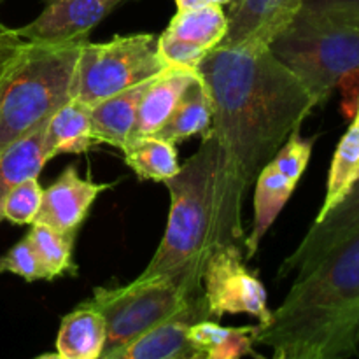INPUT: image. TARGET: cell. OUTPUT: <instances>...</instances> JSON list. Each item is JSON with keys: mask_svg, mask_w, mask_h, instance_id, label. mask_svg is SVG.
Masks as SVG:
<instances>
[{"mask_svg": "<svg viewBox=\"0 0 359 359\" xmlns=\"http://www.w3.org/2000/svg\"><path fill=\"white\" fill-rule=\"evenodd\" d=\"M111 188L107 182L83 179L76 165H69L49 188L44 189L42 205L35 223H44L76 237L86 221L95 200Z\"/></svg>", "mask_w": 359, "mask_h": 359, "instance_id": "cell-12", "label": "cell"}, {"mask_svg": "<svg viewBox=\"0 0 359 359\" xmlns=\"http://www.w3.org/2000/svg\"><path fill=\"white\" fill-rule=\"evenodd\" d=\"M200 297H203L202 280L168 273H140L125 286L97 287L88 302L104 316L105 351H111L181 314Z\"/></svg>", "mask_w": 359, "mask_h": 359, "instance_id": "cell-6", "label": "cell"}, {"mask_svg": "<svg viewBox=\"0 0 359 359\" xmlns=\"http://www.w3.org/2000/svg\"><path fill=\"white\" fill-rule=\"evenodd\" d=\"M300 7L302 0H231L226 37L219 46H269Z\"/></svg>", "mask_w": 359, "mask_h": 359, "instance_id": "cell-13", "label": "cell"}, {"mask_svg": "<svg viewBox=\"0 0 359 359\" xmlns=\"http://www.w3.org/2000/svg\"><path fill=\"white\" fill-rule=\"evenodd\" d=\"M212 319L207 309L205 298L200 297L181 314L147 330L130 342L105 351L98 359H175L193 353L188 340V330L195 323Z\"/></svg>", "mask_w": 359, "mask_h": 359, "instance_id": "cell-14", "label": "cell"}, {"mask_svg": "<svg viewBox=\"0 0 359 359\" xmlns=\"http://www.w3.org/2000/svg\"><path fill=\"white\" fill-rule=\"evenodd\" d=\"M256 346L273 353L353 359L359 354V230L298 273L280 307L258 325Z\"/></svg>", "mask_w": 359, "mask_h": 359, "instance_id": "cell-2", "label": "cell"}, {"mask_svg": "<svg viewBox=\"0 0 359 359\" xmlns=\"http://www.w3.org/2000/svg\"><path fill=\"white\" fill-rule=\"evenodd\" d=\"M44 133L46 123L23 139L11 144L0 154V223L4 221L2 205L7 193L25 179L39 177L46 163L51 160L46 149Z\"/></svg>", "mask_w": 359, "mask_h": 359, "instance_id": "cell-20", "label": "cell"}, {"mask_svg": "<svg viewBox=\"0 0 359 359\" xmlns=\"http://www.w3.org/2000/svg\"><path fill=\"white\" fill-rule=\"evenodd\" d=\"M202 287L212 319L226 314H248L263 326L272 318L265 286L249 270L238 244L221 245L209 256L203 269Z\"/></svg>", "mask_w": 359, "mask_h": 359, "instance_id": "cell-8", "label": "cell"}, {"mask_svg": "<svg viewBox=\"0 0 359 359\" xmlns=\"http://www.w3.org/2000/svg\"><path fill=\"white\" fill-rule=\"evenodd\" d=\"M167 67L158 55V35H116L105 42L86 41L74 74L72 98L88 107L160 76Z\"/></svg>", "mask_w": 359, "mask_h": 359, "instance_id": "cell-7", "label": "cell"}, {"mask_svg": "<svg viewBox=\"0 0 359 359\" xmlns=\"http://www.w3.org/2000/svg\"><path fill=\"white\" fill-rule=\"evenodd\" d=\"M175 359H207V356L203 353H198V351H193V353L184 354V356L175 358Z\"/></svg>", "mask_w": 359, "mask_h": 359, "instance_id": "cell-32", "label": "cell"}, {"mask_svg": "<svg viewBox=\"0 0 359 359\" xmlns=\"http://www.w3.org/2000/svg\"><path fill=\"white\" fill-rule=\"evenodd\" d=\"M156 77L121 91L91 109L95 144H109V146L123 149L130 142L135 130L140 100Z\"/></svg>", "mask_w": 359, "mask_h": 359, "instance_id": "cell-18", "label": "cell"}, {"mask_svg": "<svg viewBox=\"0 0 359 359\" xmlns=\"http://www.w3.org/2000/svg\"><path fill=\"white\" fill-rule=\"evenodd\" d=\"M198 72L212 97L209 130L223 156L224 228L238 244L245 191L318 104L269 46H217Z\"/></svg>", "mask_w": 359, "mask_h": 359, "instance_id": "cell-1", "label": "cell"}, {"mask_svg": "<svg viewBox=\"0 0 359 359\" xmlns=\"http://www.w3.org/2000/svg\"><path fill=\"white\" fill-rule=\"evenodd\" d=\"M4 2V0H0V4H2Z\"/></svg>", "mask_w": 359, "mask_h": 359, "instance_id": "cell-35", "label": "cell"}, {"mask_svg": "<svg viewBox=\"0 0 359 359\" xmlns=\"http://www.w3.org/2000/svg\"><path fill=\"white\" fill-rule=\"evenodd\" d=\"M84 42H28L0 84V154L44 125L72 98L74 74Z\"/></svg>", "mask_w": 359, "mask_h": 359, "instance_id": "cell-4", "label": "cell"}, {"mask_svg": "<svg viewBox=\"0 0 359 359\" xmlns=\"http://www.w3.org/2000/svg\"><path fill=\"white\" fill-rule=\"evenodd\" d=\"M34 248L35 256L41 263L48 280H55L63 276H76L74 265V242L76 237L44 223H34L27 235Z\"/></svg>", "mask_w": 359, "mask_h": 359, "instance_id": "cell-25", "label": "cell"}, {"mask_svg": "<svg viewBox=\"0 0 359 359\" xmlns=\"http://www.w3.org/2000/svg\"><path fill=\"white\" fill-rule=\"evenodd\" d=\"M46 149L49 158L58 154H83L95 144L91 107L70 98L46 121Z\"/></svg>", "mask_w": 359, "mask_h": 359, "instance_id": "cell-19", "label": "cell"}, {"mask_svg": "<svg viewBox=\"0 0 359 359\" xmlns=\"http://www.w3.org/2000/svg\"><path fill=\"white\" fill-rule=\"evenodd\" d=\"M27 41L16 34V28H9L0 21V84L20 60Z\"/></svg>", "mask_w": 359, "mask_h": 359, "instance_id": "cell-29", "label": "cell"}, {"mask_svg": "<svg viewBox=\"0 0 359 359\" xmlns=\"http://www.w3.org/2000/svg\"><path fill=\"white\" fill-rule=\"evenodd\" d=\"M277 60L323 105L359 69V27L298 13L269 44Z\"/></svg>", "mask_w": 359, "mask_h": 359, "instance_id": "cell-5", "label": "cell"}, {"mask_svg": "<svg viewBox=\"0 0 359 359\" xmlns=\"http://www.w3.org/2000/svg\"><path fill=\"white\" fill-rule=\"evenodd\" d=\"M200 72L184 69H167L149 84L140 100L133 137L154 135L160 132L177 109L182 95L195 83ZM132 137V139H133Z\"/></svg>", "mask_w": 359, "mask_h": 359, "instance_id": "cell-16", "label": "cell"}, {"mask_svg": "<svg viewBox=\"0 0 359 359\" xmlns=\"http://www.w3.org/2000/svg\"><path fill=\"white\" fill-rule=\"evenodd\" d=\"M231 0H175L177 11L189 9V7H198V6H228Z\"/></svg>", "mask_w": 359, "mask_h": 359, "instance_id": "cell-30", "label": "cell"}, {"mask_svg": "<svg viewBox=\"0 0 359 359\" xmlns=\"http://www.w3.org/2000/svg\"><path fill=\"white\" fill-rule=\"evenodd\" d=\"M42 195L44 188L39 182V177L25 179L7 193L2 205V217L18 226L34 224L41 210Z\"/></svg>", "mask_w": 359, "mask_h": 359, "instance_id": "cell-26", "label": "cell"}, {"mask_svg": "<svg viewBox=\"0 0 359 359\" xmlns=\"http://www.w3.org/2000/svg\"><path fill=\"white\" fill-rule=\"evenodd\" d=\"M272 359H318L312 354H284V353H273Z\"/></svg>", "mask_w": 359, "mask_h": 359, "instance_id": "cell-31", "label": "cell"}, {"mask_svg": "<svg viewBox=\"0 0 359 359\" xmlns=\"http://www.w3.org/2000/svg\"><path fill=\"white\" fill-rule=\"evenodd\" d=\"M34 359H63L62 356H60L58 353H48V354H41V356H37V358H34Z\"/></svg>", "mask_w": 359, "mask_h": 359, "instance_id": "cell-33", "label": "cell"}, {"mask_svg": "<svg viewBox=\"0 0 359 359\" xmlns=\"http://www.w3.org/2000/svg\"><path fill=\"white\" fill-rule=\"evenodd\" d=\"M107 346V325L95 305L83 302L62 319L56 353L63 359H98Z\"/></svg>", "mask_w": 359, "mask_h": 359, "instance_id": "cell-17", "label": "cell"}, {"mask_svg": "<svg viewBox=\"0 0 359 359\" xmlns=\"http://www.w3.org/2000/svg\"><path fill=\"white\" fill-rule=\"evenodd\" d=\"M121 151L125 163L142 181L165 182L181 170L175 144L156 135L133 137Z\"/></svg>", "mask_w": 359, "mask_h": 359, "instance_id": "cell-23", "label": "cell"}, {"mask_svg": "<svg viewBox=\"0 0 359 359\" xmlns=\"http://www.w3.org/2000/svg\"><path fill=\"white\" fill-rule=\"evenodd\" d=\"M359 230V179L340 205H337L325 219L311 226L297 251L284 259L279 269V279L291 272L304 273L316 265L335 245L349 238Z\"/></svg>", "mask_w": 359, "mask_h": 359, "instance_id": "cell-15", "label": "cell"}, {"mask_svg": "<svg viewBox=\"0 0 359 359\" xmlns=\"http://www.w3.org/2000/svg\"><path fill=\"white\" fill-rule=\"evenodd\" d=\"M359 179V123L354 119L337 146L326 184V195L314 223L325 219L346 200Z\"/></svg>", "mask_w": 359, "mask_h": 359, "instance_id": "cell-24", "label": "cell"}, {"mask_svg": "<svg viewBox=\"0 0 359 359\" xmlns=\"http://www.w3.org/2000/svg\"><path fill=\"white\" fill-rule=\"evenodd\" d=\"M256 332L258 325L230 328L217 325L214 319H203L189 326L188 340L193 349L205 354L207 359L258 358L255 353Z\"/></svg>", "mask_w": 359, "mask_h": 359, "instance_id": "cell-21", "label": "cell"}, {"mask_svg": "<svg viewBox=\"0 0 359 359\" xmlns=\"http://www.w3.org/2000/svg\"><path fill=\"white\" fill-rule=\"evenodd\" d=\"M354 119L359 123V102H358V109H356V114H354Z\"/></svg>", "mask_w": 359, "mask_h": 359, "instance_id": "cell-34", "label": "cell"}, {"mask_svg": "<svg viewBox=\"0 0 359 359\" xmlns=\"http://www.w3.org/2000/svg\"><path fill=\"white\" fill-rule=\"evenodd\" d=\"M9 272L14 276L21 277L27 283H35V280H48L37 256H35L34 248L28 242V238H21L20 242L13 245L4 256H0V273Z\"/></svg>", "mask_w": 359, "mask_h": 359, "instance_id": "cell-27", "label": "cell"}, {"mask_svg": "<svg viewBox=\"0 0 359 359\" xmlns=\"http://www.w3.org/2000/svg\"><path fill=\"white\" fill-rule=\"evenodd\" d=\"M228 18L223 6H198L175 13L158 35V55L167 69L198 72L203 60L223 42Z\"/></svg>", "mask_w": 359, "mask_h": 359, "instance_id": "cell-10", "label": "cell"}, {"mask_svg": "<svg viewBox=\"0 0 359 359\" xmlns=\"http://www.w3.org/2000/svg\"><path fill=\"white\" fill-rule=\"evenodd\" d=\"M174 177L163 182L170 193L167 228L142 276H186L202 280L209 256L231 244L223 216V156L210 130Z\"/></svg>", "mask_w": 359, "mask_h": 359, "instance_id": "cell-3", "label": "cell"}, {"mask_svg": "<svg viewBox=\"0 0 359 359\" xmlns=\"http://www.w3.org/2000/svg\"><path fill=\"white\" fill-rule=\"evenodd\" d=\"M298 13L359 27V0H302Z\"/></svg>", "mask_w": 359, "mask_h": 359, "instance_id": "cell-28", "label": "cell"}, {"mask_svg": "<svg viewBox=\"0 0 359 359\" xmlns=\"http://www.w3.org/2000/svg\"><path fill=\"white\" fill-rule=\"evenodd\" d=\"M42 13L16 28L23 41L35 44L86 42L90 32L125 0H42Z\"/></svg>", "mask_w": 359, "mask_h": 359, "instance_id": "cell-11", "label": "cell"}, {"mask_svg": "<svg viewBox=\"0 0 359 359\" xmlns=\"http://www.w3.org/2000/svg\"><path fill=\"white\" fill-rule=\"evenodd\" d=\"M294 130L280 146L276 156L262 168L255 184V221L244 242L245 259L255 258L263 238L290 202L298 182L304 177L314 149L316 137H302Z\"/></svg>", "mask_w": 359, "mask_h": 359, "instance_id": "cell-9", "label": "cell"}, {"mask_svg": "<svg viewBox=\"0 0 359 359\" xmlns=\"http://www.w3.org/2000/svg\"><path fill=\"white\" fill-rule=\"evenodd\" d=\"M212 97L203 77L198 76L182 95L177 109L167 125L154 135L177 146L179 142L188 140L189 137L203 135L212 125Z\"/></svg>", "mask_w": 359, "mask_h": 359, "instance_id": "cell-22", "label": "cell"}]
</instances>
